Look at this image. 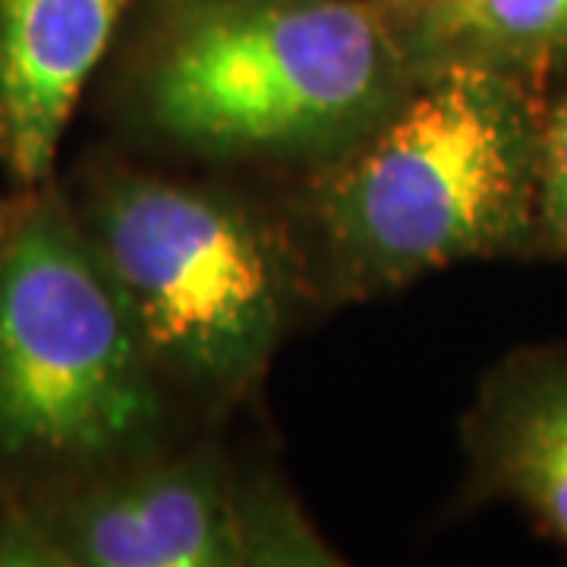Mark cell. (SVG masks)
I'll return each mask as SVG.
<instances>
[{
    "mask_svg": "<svg viewBox=\"0 0 567 567\" xmlns=\"http://www.w3.org/2000/svg\"><path fill=\"white\" fill-rule=\"evenodd\" d=\"M406 85L379 0H171L145 107L208 155L338 158Z\"/></svg>",
    "mask_w": 567,
    "mask_h": 567,
    "instance_id": "cell-2",
    "label": "cell"
},
{
    "mask_svg": "<svg viewBox=\"0 0 567 567\" xmlns=\"http://www.w3.org/2000/svg\"><path fill=\"white\" fill-rule=\"evenodd\" d=\"M130 0H0V164L22 189L51 177L82 85Z\"/></svg>",
    "mask_w": 567,
    "mask_h": 567,
    "instance_id": "cell-6",
    "label": "cell"
},
{
    "mask_svg": "<svg viewBox=\"0 0 567 567\" xmlns=\"http://www.w3.org/2000/svg\"><path fill=\"white\" fill-rule=\"evenodd\" d=\"M410 80L480 66L536 80L567 63V0H379Z\"/></svg>",
    "mask_w": 567,
    "mask_h": 567,
    "instance_id": "cell-8",
    "label": "cell"
},
{
    "mask_svg": "<svg viewBox=\"0 0 567 567\" xmlns=\"http://www.w3.org/2000/svg\"><path fill=\"white\" fill-rule=\"evenodd\" d=\"M158 416L123 290L76 212L35 193L0 252V464L104 466Z\"/></svg>",
    "mask_w": 567,
    "mask_h": 567,
    "instance_id": "cell-3",
    "label": "cell"
},
{
    "mask_svg": "<svg viewBox=\"0 0 567 567\" xmlns=\"http://www.w3.org/2000/svg\"><path fill=\"white\" fill-rule=\"evenodd\" d=\"M536 237L551 252L567 256V92L543 117Z\"/></svg>",
    "mask_w": 567,
    "mask_h": 567,
    "instance_id": "cell-9",
    "label": "cell"
},
{
    "mask_svg": "<svg viewBox=\"0 0 567 567\" xmlns=\"http://www.w3.org/2000/svg\"><path fill=\"white\" fill-rule=\"evenodd\" d=\"M76 218L123 290L152 363L205 391H240L268 365L290 271L244 205L114 174Z\"/></svg>",
    "mask_w": 567,
    "mask_h": 567,
    "instance_id": "cell-4",
    "label": "cell"
},
{
    "mask_svg": "<svg viewBox=\"0 0 567 567\" xmlns=\"http://www.w3.org/2000/svg\"><path fill=\"white\" fill-rule=\"evenodd\" d=\"M32 196L35 193H20V196H10V199H0V252H3V246L10 244V237H13L17 224L22 221Z\"/></svg>",
    "mask_w": 567,
    "mask_h": 567,
    "instance_id": "cell-10",
    "label": "cell"
},
{
    "mask_svg": "<svg viewBox=\"0 0 567 567\" xmlns=\"http://www.w3.org/2000/svg\"><path fill=\"white\" fill-rule=\"evenodd\" d=\"M529 85L480 66L432 70L331 158L316 215L338 281L388 290L536 240L546 107Z\"/></svg>",
    "mask_w": 567,
    "mask_h": 567,
    "instance_id": "cell-1",
    "label": "cell"
},
{
    "mask_svg": "<svg viewBox=\"0 0 567 567\" xmlns=\"http://www.w3.org/2000/svg\"><path fill=\"white\" fill-rule=\"evenodd\" d=\"M470 454L488 495L524 507L567 548V347L524 353L488 379Z\"/></svg>",
    "mask_w": 567,
    "mask_h": 567,
    "instance_id": "cell-7",
    "label": "cell"
},
{
    "mask_svg": "<svg viewBox=\"0 0 567 567\" xmlns=\"http://www.w3.org/2000/svg\"><path fill=\"white\" fill-rule=\"evenodd\" d=\"M0 565L300 567L338 555L290 502L244 488L199 454L0 511Z\"/></svg>",
    "mask_w": 567,
    "mask_h": 567,
    "instance_id": "cell-5",
    "label": "cell"
}]
</instances>
